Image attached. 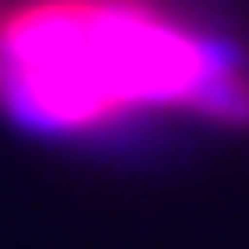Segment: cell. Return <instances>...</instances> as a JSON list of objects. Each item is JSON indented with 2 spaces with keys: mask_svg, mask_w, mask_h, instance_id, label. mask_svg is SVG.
I'll list each match as a JSON object with an SVG mask.
<instances>
[{
  "mask_svg": "<svg viewBox=\"0 0 249 249\" xmlns=\"http://www.w3.org/2000/svg\"><path fill=\"white\" fill-rule=\"evenodd\" d=\"M0 115L60 140L160 115L249 130V60L164 0H25L0 15Z\"/></svg>",
  "mask_w": 249,
  "mask_h": 249,
  "instance_id": "obj_1",
  "label": "cell"
}]
</instances>
